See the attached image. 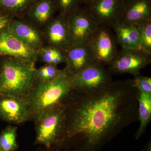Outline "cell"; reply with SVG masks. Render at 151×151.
<instances>
[{"label": "cell", "mask_w": 151, "mask_h": 151, "mask_svg": "<svg viewBox=\"0 0 151 151\" xmlns=\"http://www.w3.org/2000/svg\"><path fill=\"white\" fill-rule=\"evenodd\" d=\"M132 79L133 86L139 92L151 94V78L140 74Z\"/></svg>", "instance_id": "obj_25"}, {"label": "cell", "mask_w": 151, "mask_h": 151, "mask_svg": "<svg viewBox=\"0 0 151 151\" xmlns=\"http://www.w3.org/2000/svg\"><path fill=\"white\" fill-rule=\"evenodd\" d=\"M125 0H94L85 9L98 25L111 26L118 21Z\"/></svg>", "instance_id": "obj_11"}, {"label": "cell", "mask_w": 151, "mask_h": 151, "mask_svg": "<svg viewBox=\"0 0 151 151\" xmlns=\"http://www.w3.org/2000/svg\"><path fill=\"white\" fill-rule=\"evenodd\" d=\"M93 1L94 0H81V4H84L85 5H86Z\"/></svg>", "instance_id": "obj_28"}, {"label": "cell", "mask_w": 151, "mask_h": 151, "mask_svg": "<svg viewBox=\"0 0 151 151\" xmlns=\"http://www.w3.org/2000/svg\"><path fill=\"white\" fill-rule=\"evenodd\" d=\"M57 66L50 64H45L37 69L35 72L36 80L44 81L53 79L60 70Z\"/></svg>", "instance_id": "obj_23"}, {"label": "cell", "mask_w": 151, "mask_h": 151, "mask_svg": "<svg viewBox=\"0 0 151 151\" xmlns=\"http://www.w3.org/2000/svg\"><path fill=\"white\" fill-rule=\"evenodd\" d=\"M39 59L45 64L55 66L66 61L65 52L48 45L43 47L39 51Z\"/></svg>", "instance_id": "obj_20"}, {"label": "cell", "mask_w": 151, "mask_h": 151, "mask_svg": "<svg viewBox=\"0 0 151 151\" xmlns=\"http://www.w3.org/2000/svg\"><path fill=\"white\" fill-rule=\"evenodd\" d=\"M35 63L13 57H3L0 96L27 98L35 81Z\"/></svg>", "instance_id": "obj_3"}, {"label": "cell", "mask_w": 151, "mask_h": 151, "mask_svg": "<svg viewBox=\"0 0 151 151\" xmlns=\"http://www.w3.org/2000/svg\"><path fill=\"white\" fill-rule=\"evenodd\" d=\"M87 44L96 62L107 66L119 50L116 36L109 26L98 25Z\"/></svg>", "instance_id": "obj_5"}, {"label": "cell", "mask_w": 151, "mask_h": 151, "mask_svg": "<svg viewBox=\"0 0 151 151\" xmlns=\"http://www.w3.org/2000/svg\"><path fill=\"white\" fill-rule=\"evenodd\" d=\"M2 56H0V68H1V64L2 60Z\"/></svg>", "instance_id": "obj_30"}, {"label": "cell", "mask_w": 151, "mask_h": 151, "mask_svg": "<svg viewBox=\"0 0 151 151\" xmlns=\"http://www.w3.org/2000/svg\"><path fill=\"white\" fill-rule=\"evenodd\" d=\"M111 27L121 48L142 49L139 32L136 26L117 21Z\"/></svg>", "instance_id": "obj_17"}, {"label": "cell", "mask_w": 151, "mask_h": 151, "mask_svg": "<svg viewBox=\"0 0 151 151\" xmlns=\"http://www.w3.org/2000/svg\"><path fill=\"white\" fill-rule=\"evenodd\" d=\"M57 11L55 0H35L24 16L27 20L42 30L54 17Z\"/></svg>", "instance_id": "obj_16"}, {"label": "cell", "mask_w": 151, "mask_h": 151, "mask_svg": "<svg viewBox=\"0 0 151 151\" xmlns=\"http://www.w3.org/2000/svg\"><path fill=\"white\" fill-rule=\"evenodd\" d=\"M151 19V0H125L118 21L125 24L137 25Z\"/></svg>", "instance_id": "obj_15"}, {"label": "cell", "mask_w": 151, "mask_h": 151, "mask_svg": "<svg viewBox=\"0 0 151 151\" xmlns=\"http://www.w3.org/2000/svg\"><path fill=\"white\" fill-rule=\"evenodd\" d=\"M67 17L72 44L87 43L98 26L92 16L79 7Z\"/></svg>", "instance_id": "obj_8"}, {"label": "cell", "mask_w": 151, "mask_h": 151, "mask_svg": "<svg viewBox=\"0 0 151 151\" xmlns=\"http://www.w3.org/2000/svg\"><path fill=\"white\" fill-rule=\"evenodd\" d=\"M9 27L19 39L26 45L39 52L45 46L44 38L42 30L23 18H14Z\"/></svg>", "instance_id": "obj_13"}, {"label": "cell", "mask_w": 151, "mask_h": 151, "mask_svg": "<svg viewBox=\"0 0 151 151\" xmlns=\"http://www.w3.org/2000/svg\"><path fill=\"white\" fill-rule=\"evenodd\" d=\"M0 151H1V150H0Z\"/></svg>", "instance_id": "obj_31"}, {"label": "cell", "mask_w": 151, "mask_h": 151, "mask_svg": "<svg viewBox=\"0 0 151 151\" xmlns=\"http://www.w3.org/2000/svg\"><path fill=\"white\" fill-rule=\"evenodd\" d=\"M64 108L63 106L53 107L36 117L35 145L47 148L59 147L65 127Z\"/></svg>", "instance_id": "obj_4"}, {"label": "cell", "mask_w": 151, "mask_h": 151, "mask_svg": "<svg viewBox=\"0 0 151 151\" xmlns=\"http://www.w3.org/2000/svg\"><path fill=\"white\" fill-rule=\"evenodd\" d=\"M35 0H0V10L14 18H22Z\"/></svg>", "instance_id": "obj_19"}, {"label": "cell", "mask_w": 151, "mask_h": 151, "mask_svg": "<svg viewBox=\"0 0 151 151\" xmlns=\"http://www.w3.org/2000/svg\"><path fill=\"white\" fill-rule=\"evenodd\" d=\"M65 54L66 66L74 75L96 62L87 43L72 44Z\"/></svg>", "instance_id": "obj_14"}, {"label": "cell", "mask_w": 151, "mask_h": 151, "mask_svg": "<svg viewBox=\"0 0 151 151\" xmlns=\"http://www.w3.org/2000/svg\"><path fill=\"white\" fill-rule=\"evenodd\" d=\"M38 52L20 40L9 25L0 29V56L13 57L36 63Z\"/></svg>", "instance_id": "obj_9"}, {"label": "cell", "mask_w": 151, "mask_h": 151, "mask_svg": "<svg viewBox=\"0 0 151 151\" xmlns=\"http://www.w3.org/2000/svg\"><path fill=\"white\" fill-rule=\"evenodd\" d=\"M59 14L67 16L70 13L79 7L81 0H55Z\"/></svg>", "instance_id": "obj_24"}, {"label": "cell", "mask_w": 151, "mask_h": 151, "mask_svg": "<svg viewBox=\"0 0 151 151\" xmlns=\"http://www.w3.org/2000/svg\"><path fill=\"white\" fill-rule=\"evenodd\" d=\"M31 117L27 98L0 96V119L9 123L20 124Z\"/></svg>", "instance_id": "obj_12"}, {"label": "cell", "mask_w": 151, "mask_h": 151, "mask_svg": "<svg viewBox=\"0 0 151 151\" xmlns=\"http://www.w3.org/2000/svg\"><path fill=\"white\" fill-rule=\"evenodd\" d=\"M138 119L140 126L135 138L138 139L145 132L151 119V94L139 92L138 96Z\"/></svg>", "instance_id": "obj_18"}, {"label": "cell", "mask_w": 151, "mask_h": 151, "mask_svg": "<svg viewBox=\"0 0 151 151\" xmlns=\"http://www.w3.org/2000/svg\"><path fill=\"white\" fill-rule=\"evenodd\" d=\"M37 151H60L59 150L56 149L52 148H47L45 147V149H42V150H39Z\"/></svg>", "instance_id": "obj_27"}, {"label": "cell", "mask_w": 151, "mask_h": 151, "mask_svg": "<svg viewBox=\"0 0 151 151\" xmlns=\"http://www.w3.org/2000/svg\"><path fill=\"white\" fill-rule=\"evenodd\" d=\"M17 127L9 126L0 134V150L1 151H15L18 148L17 142Z\"/></svg>", "instance_id": "obj_21"}, {"label": "cell", "mask_w": 151, "mask_h": 151, "mask_svg": "<svg viewBox=\"0 0 151 151\" xmlns=\"http://www.w3.org/2000/svg\"><path fill=\"white\" fill-rule=\"evenodd\" d=\"M105 65L95 62L74 75L72 88L75 91L91 92L105 88L113 81Z\"/></svg>", "instance_id": "obj_7"}, {"label": "cell", "mask_w": 151, "mask_h": 151, "mask_svg": "<svg viewBox=\"0 0 151 151\" xmlns=\"http://www.w3.org/2000/svg\"><path fill=\"white\" fill-rule=\"evenodd\" d=\"M151 57L142 49L121 48L107 68L111 74L129 73L136 76L150 64Z\"/></svg>", "instance_id": "obj_6"}, {"label": "cell", "mask_w": 151, "mask_h": 151, "mask_svg": "<svg viewBox=\"0 0 151 151\" xmlns=\"http://www.w3.org/2000/svg\"><path fill=\"white\" fill-rule=\"evenodd\" d=\"M139 91L132 79L112 81L91 92L74 90L65 105L60 147L72 144L77 151H96L138 119Z\"/></svg>", "instance_id": "obj_1"}, {"label": "cell", "mask_w": 151, "mask_h": 151, "mask_svg": "<svg viewBox=\"0 0 151 151\" xmlns=\"http://www.w3.org/2000/svg\"><path fill=\"white\" fill-rule=\"evenodd\" d=\"M74 75L65 66L51 80L35 79L27 97L31 116L36 118L50 108L65 107L74 92L71 86Z\"/></svg>", "instance_id": "obj_2"}, {"label": "cell", "mask_w": 151, "mask_h": 151, "mask_svg": "<svg viewBox=\"0 0 151 151\" xmlns=\"http://www.w3.org/2000/svg\"><path fill=\"white\" fill-rule=\"evenodd\" d=\"M42 31L48 46L65 52L72 44L67 16L54 17Z\"/></svg>", "instance_id": "obj_10"}, {"label": "cell", "mask_w": 151, "mask_h": 151, "mask_svg": "<svg viewBox=\"0 0 151 151\" xmlns=\"http://www.w3.org/2000/svg\"><path fill=\"white\" fill-rule=\"evenodd\" d=\"M139 32L142 50L151 55V19L136 25Z\"/></svg>", "instance_id": "obj_22"}, {"label": "cell", "mask_w": 151, "mask_h": 151, "mask_svg": "<svg viewBox=\"0 0 151 151\" xmlns=\"http://www.w3.org/2000/svg\"><path fill=\"white\" fill-rule=\"evenodd\" d=\"M14 18L10 15L0 10V29L9 25Z\"/></svg>", "instance_id": "obj_26"}, {"label": "cell", "mask_w": 151, "mask_h": 151, "mask_svg": "<svg viewBox=\"0 0 151 151\" xmlns=\"http://www.w3.org/2000/svg\"><path fill=\"white\" fill-rule=\"evenodd\" d=\"M147 151H151V144L150 142L148 144L147 147Z\"/></svg>", "instance_id": "obj_29"}]
</instances>
